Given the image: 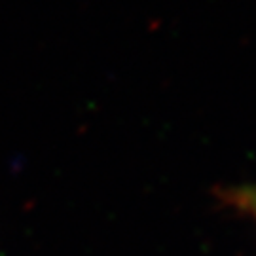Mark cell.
<instances>
[{"mask_svg":"<svg viewBox=\"0 0 256 256\" xmlns=\"http://www.w3.org/2000/svg\"><path fill=\"white\" fill-rule=\"evenodd\" d=\"M220 198H222V202H226V205L236 207L238 210H241L243 214L250 216L256 222V184L224 190Z\"/></svg>","mask_w":256,"mask_h":256,"instance_id":"6da1fadb","label":"cell"}]
</instances>
